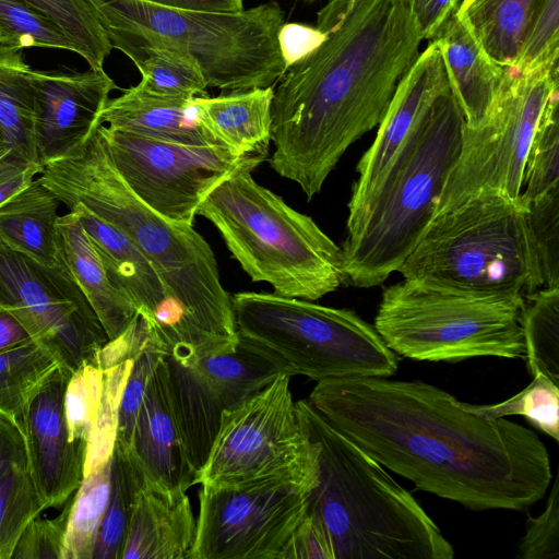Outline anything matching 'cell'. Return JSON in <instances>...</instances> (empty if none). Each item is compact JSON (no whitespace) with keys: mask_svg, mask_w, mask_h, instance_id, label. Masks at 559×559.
I'll return each instance as SVG.
<instances>
[{"mask_svg":"<svg viewBox=\"0 0 559 559\" xmlns=\"http://www.w3.org/2000/svg\"><path fill=\"white\" fill-rule=\"evenodd\" d=\"M558 92L550 96L527 151L521 193L525 202L559 186Z\"/></svg>","mask_w":559,"mask_h":559,"instance_id":"8d00e7d4","label":"cell"},{"mask_svg":"<svg viewBox=\"0 0 559 559\" xmlns=\"http://www.w3.org/2000/svg\"><path fill=\"white\" fill-rule=\"evenodd\" d=\"M238 335L277 356L292 376L324 380L393 376L397 355L356 312L274 293H237Z\"/></svg>","mask_w":559,"mask_h":559,"instance_id":"30bf717a","label":"cell"},{"mask_svg":"<svg viewBox=\"0 0 559 559\" xmlns=\"http://www.w3.org/2000/svg\"><path fill=\"white\" fill-rule=\"evenodd\" d=\"M35 143L43 167L81 156L99 128L100 115L117 88L104 69L84 72L31 69Z\"/></svg>","mask_w":559,"mask_h":559,"instance_id":"2e32d148","label":"cell"},{"mask_svg":"<svg viewBox=\"0 0 559 559\" xmlns=\"http://www.w3.org/2000/svg\"><path fill=\"white\" fill-rule=\"evenodd\" d=\"M281 374L222 414L219 429L195 484L213 489L274 483L316 486L314 457L289 389Z\"/></svg>","mask_w":559,"mask_h":559,"instance_id":"8fae6325","label":"cell"},{"mask_svg":"<svg viewBox=\"0 0 559 559\" xmlns=\"http://www.w3.org/2000/svg\"><path fill=\"white\" fill-rule=\"evenodd\" d=\"M534 5L535 0H461L455 13L491 60L514 69Z\"/></svg>","mask_w":559,"mask_h":559,"instance_id":"f1b7e54d","label":"cell"},{"mask_svg":"<svg viewBox=\"0 0 559 559\" xmlns=\"http://www.w3.org/2000/svg\"><path fill=\"white\" fill-rule=\"evenodd\" d=\"M397 272L478 294L526 296L544 287L526 202L489 189L437 214Z\"/></svg>","mask_w":559,"mask_h":559,"instance_id":"ba28073f","label":"cell"},{"mask_svg":"<svg viewBox=\"0 0 559 559\" xmlns=\"http://www.w3.org/2000/svg\"><path fill=\"white\" fill-rule=\"evenodd\" d=\"M142 480L129 452L115 443L109 499L93 559H122L135 498Z\"/></svg>","mask_w":559,"mask_h":559,"instance_id":"836d02e7","label":"cell"},{"mask_svg":"<svg viewBox=\"0 0 559 559\" xmlns=\"http://www.w3.org/2000/svg\"><path fill=\"white\" fill-rule=\"evenodd\" d=\"M522 331L531 376L542 374L559 384V286L525 296Z\"/></svg>","mask_w":559,"mask_h":559,"instance_id":"d6a6232c","label":"cell"},{"mask_svg":"<svg viewBox=\"0 0 559 559\" xmlns=\"http://www.w3.org/2000/svg\"><path fill=\"white\" fill-rule=\"evenodd\" d=\"M56 194L38 178L0 205V242L37 262L69 271L58 229Z\"/></svg>","mask_w":559,"mask_h":559,"instance_id":"484cf974","label":"cell"},{"mask_svg":"<svg viewBox=\"0 0 559 559\" xmlns=\"http://www.w3.org/2000/svg\"><path fill=\"white\" fill-rule=\"evenodd\" d=\"M126 450L147 485L166 491L195 485L171 411L165 356L148 379Z\"/></svg>","mask_w":559,"mask_h":559,"instance_id":"ffe728a7","label":"cell"},{"mask_svg":"<svg viewBox=\"0 0 559 559\" xmlns=\"http://www.w3.org/2000/svg\"><path fill=\"white\" fill-rule=\"evenodd\" d=\"M41 169L39 164L7 150L0 156V205L24 189Z\"/></svg>","mask_w":559,"mask_h":559,"instance_id":"816d5d0a","label":"cell"},{"mask_svg":"<svg viewBox=\"0 0 559 559\" xmlns=\"http://www.w3.org/2000/svg\"><path fill=\"white\" fill-rule=\"evenodd\" d=\"M13 466L28 467L26 439L15 423L0 415V477Z\"/></svg>","mask_w":559,"mask_h":559,"instance_id":"db71d44e","label":"cell"},{"mask_svg":"<svg viewBox=\"0 0 559 559\" xmlns=\"http://www.w3.org/2000/svg\"><path fill=\"white\" fill-rule=\"evenodd\" d=\"M98 132L132 192L157 214L179 224L192 225L202 202L236 170L265 160L221 145L176 143L104 124Z\"/></svg>","mask_w":559,"mask_h":559,"instance_id":"4fadbf2b","label":"cell"},{"mask_svg":"<svg viewBox=\"0 0 559 559\" xmlns=\"http://www.w3.org/2000/svg\"><path fill=\"white\" fill-rule=\"evenodd\" d=\"M190 367L215 394L224 411L240 405L278 376L292 377L277 356L240 335L234 349L202 357Z\"/></svg>","mask_w":559,"mask_h":559,"instance_id":"83f0119b","label":"cell"},{"mask_svg":"<svg viewBox=\"0 0 559 559\" xmlns=\"http://www.w3.org/2000/svg\"><path fill=\"white\" fill-rule=\"evenodd\" d=\"M282 559H335L333 543L325 526L308 509L284 547Z\"/></svg>","mask_w":559,"mask_h":559,"instance_id":"c3c4849f","label":"cell"},{"mask_svg":"<svg viewBox=\"0 0 559 559\" xmlns=\"http://www.w3.org/2000/svg\"><path fill=\"white\" fill-rule=\"evenodd\" d=\"M157 4L206 10V11H239L243 9V0H145Z\"/></svg>","mask_w":559,"mask_h":559,"instance_id":"9f6ffc18","label":"cell"},{"mask_svg":"<svg viewBox=\"0 0 559 559\" xmlns=\"http://www.w3.org/2000/svg\"><path fill=\"white\" fill-rule=\"evenodd\" d=\"M417 22L423 39L432 40L461 0H405Z\"/></svg>","mask_w":559,"mask_h":559,"instance_id":"f5cc1de1","label":"cell"},{"mask_svg":"<svg viewBox=\"0 0 559 559\" xmlns=\"http://www.w3.org/2000/svg\"><path fill=\"white\" fill-rule=\"evenodd\" d=\"M0 31L4 45L74 52L64 34L26 0H0Z\"/></svg>","mask_w":559,"mask_h":559,"instance_id":"ab89813d","label":"cell"},{"mask_svg":"<svg viewBox=\"0 0 559 559\" xmlns=\"http://www.w3.org/2000/svg\"><path fill=\"white\" fill-rule=\"evenodd\" d=\"M72 372L60 365L31 400L22 425L28 469L46 509L62 507L84 477L87 444L73 442L64 414Z\"/></svg>","mask_w":559,"mask_h":559,"instance_id":"e0dca14e","label":"cell"},{"mask_svg":"<svg viewBox=\"0 0 559 559\" xmlns=\"http://www.w3.org/2000/svg\"><path fill=\"white\" fill-rule=\"evenodd\" d=\"M5 151H7V150H5V147L0 146V156H2V155L4 154V152H5Z\"/></svg>","mask_w":559,"mask_h":559,"instance_id":"6f0895ef","label":"cell"},{"mask_svg":"<svg viewBox=\"0 0 559 559\" xmlns=\"http://www.w3.org/2000/svg\"><path fill=\"white\" fill-rule=\"evenodd\" d=\"M148 347L147 328L138 316L124 333L104 345L97 355V366L105 370L123 361L134 360Z\"/></svg>","mask_w":559,"mask_h":559,"instance_id":"f907efd6","label":"cell"},{"mask_svg":"<svg viewBox=\"0 0 559 559\" xmlns=\"http://www.w3.org/2000/svg\"><path fill=\"white\" fill-rule=\"evenodd\" d=\"M71 41L91 69H104L112 50L105 29L87 0H26Z\"/></svg>","mask_w":559,"mask_h":559,"instance_id":"d590c367","label":"cell"},{"mask_svg":"<svg viewBox=\"0 0 559 559\" xmlns=\"http://www.w3.org/2000/svg\"><path fill=\"white\" fill-rule=\"evenodd\" d=\"M304 1H305V2H308V3H312V2H314V1H317V0H304Z\"/></svg>","mask_w":559,"mask_h":559,"instance_id":"91938a15","label":"cell"},{"mask_svg":"<svg viewBox=\"0 0 559 559\" xmlns=\"http://www.w3.org/2000/svg\"><path fill=\"white\" fill-rule=\"evenodd\" d=\"M111 46L164 45L187 53L207 86L224 92L274 86L284 73L277 32L284 12L275 1L239 11L168 7L145 0H87Z\"/></svg>","mask_w":559,"mask_h":559,"instance_id":"52a82bcc","label":"cell"},{"mask_svg":"<svg viewBox=\"0 0 559 559\" xmlns=\"http://www.w3.org/2000/svg\"><path fill=\"white\" fill-rule=\"evenodd\" d=\"M523 559L559 558V480L555 479L545 510L536 518L527 516L526 528L518 545Z\"/></svg>","mask_w":559,"mask_h":559,"instance_id":"7dc6e473","label":"cell"},{"mask_svg":"<svg viewBox=\"0 0 559 559\" xmlns=\"http://www.w3.org/2000/svg\"><path fill=\"white\" fill-rule=\"evenodd\" d=\"M60 365L56 354L36 341L1 352L0 415L22 429L31 400Z\"/></svg>","mask_w":559,"mask_h":559,"instance_id":"1f68e13d","label":"cell"},{"mask_svg":"<svg viewBox=\"0 0 559 559\" xmlns=\"http://www.w3.org/2000/svg\"><path fill=\"white\" fill-rule=\"evenodd\" d=\"M38 179L67 207L82 204L120 229L153 264L175 308L169 357L190 367L236 347L231 296L223 287L210 245L192 225L164 218L132 192L98 129L81 156L46 165Z\"/></svg>","mask_w":559,"mask_h":559,"instance_id":"3957f363","label":"cell"},{"mask_svg":"<svg viewBox=\"0 0 559 559\" xmlns=\"http://www.w3.org/2000/svg\"><path fill=\"white\" fill-rule=\"evenodd\" d=\"M274 86L197 96L203 127L222 146L242 156H267Z\"/></svg>","mask_w":559,"mask_h":559,"instance_id":"cb8c5ba5","label":"cell"},{"mask_svg":"<svg viewBox=\"0 0 559 559\" xmlns=\"http://www.w3.org/2000/svg\"><path fill=\"white\" fill-rule=\"evenodd\" d=\"M559 0H535L527 37L515 71L558 63Z\"/></svg>","mask_w":559,"mask_h":559,"instance_id":"ee69618b","label":"cell"},{"mask_svg":"<svg viewBox=\"0 0 559 559\" xmlns=\"http://www.w3.org/2000/svg\"><path fill=\"white\" fill-rule=\"evenodd\" d=\"M314 457L308 511L325 526L335 559H452L454 549L413 495L331 426L296 402Z\"/></svg>","mask_w":559,"mask_h":559,"instance_id":"277c9868","label":"cell"},{"mask_svg":"<svg viewBox=\"0 0 559 559\" xmlns=\"http://www.w3.org/2000/svg\"><path fill=\"white\" fill-rule=\"evenodd\" d=\"M323 43L273 90L271 168L318 194L346 150L381 122L423 40L405 0H331Z\"/></svg>","mask_w":559,"mask_h":559,"instance_id":"7a4b0ae2","label":"cell"},{"mask_svg":"<svg viewBox=\"0 0 559 559\" xmlns=\"http://www.w3.org/2000/svg\"><path fill=\"white\" fill-rule=\"evenodd\" d=\"M324 39L325 34L317 25L283 23L277 32V44L284 72L316 50Z\"/></svg>","mask_w":559,"mask_h":559,"instance_id":"681fc988","label":"cell"},{"mask_svg":"<svg viewBox=\"0 0 559 559\" xmlns=\"http://www.w3.org/2000/svg\"><path fill=\"white\" fill-rule=\"evenodd\" d=\"M163 356L159 352L148 347L132 362L118 408L116 443L124 449L129 447L148 379Z\"/></svg>","mask_w":559,"mask_h":559,"instance_id":"bcb514c9","label":"cell"},{"mask_svg":"<svg viewBox=\"0 0 559 559\" xmlns=\"http://www.w3.org/2000/svg\"><path fill=\"white\" fill-rule=\"evenodd\" d=\"M104 389V370L85 362L72 372L64 392V414L73 442L88 443Z\"/></svg>","mask_w":559,"mask_h":559,"instance_id":"b9f144b4","label":"cell"},{"mask_svg":"<svg viewBox=\"0 0 559 559\" xmlns=\"http://www.w3.org/2000/svg\"><path fill=\"white\" fill-rule=\"evenodd\" d=\"M0 306L71 372L97 365L109 341L70 271L44 265L0 242Z\"/></svg>","mask_w":559,"mask_h":559,"instance_id":"5bb4252c","label":"cell"},{"mask_svg":"<svg viewBox=\"0 0 559 559\" xmlns=\"http://www.w3.org/2000/svg\"><path fill=\"white\" fill-rule=\"evenodd\" d=\"M31 69L23 49L0 44V136L5 150L38 164Z\"/></svg>","mask_w":559,"mask_h":559,"instance_id":"f546056e","label":"cell"},{"mask_svg":"<svg viewBox=\"0 0 559 559\" xmlns=\"http://www.w3.org/2000/svg\"><path fill=\"white\" fill-rule=\"evenodd\" d=\"M58 229L70 273L98 317L109 341L138 318L129 297L109 277L88 235L73 211L58 217Z\"/></svg>","mask_w":559,"mask_h":559,"instance_id":"d4e9b609","label":"cell"},{"mask_svg":"<svg viewBox=\"0 0 559 559\" xmlns=\"http://www.w3.org/2000/svg\"><path fill=\"white\" fill-rule=\"evenodd\" d=\"M173 415L195 483L219 429L224 408L191 368L165 356Z\"/></svg>","mask_w":559,"mask_h":559,"instance_id":"4316f807","label":"cell"},{"mask_svg":"<svg viewBox=\"0 0 559 559\" xmlns=\"http://www.w3.org/2000/svg\"><path fill=\"white\" fill-rule=\"evenodd\" d=\"M110 481L111 459L84 475L72 497L62 559H93L109 499Z\"/></svg>","mask_w":559,"mask_h":559,"instance_id":"e575fe53","label":"cell"},{"mask_svg":"<svg viewBox=\"0 0 559 559\" xmlns=\"http://www.w3.org/2000/svg\"><path fill=\"white\" fill-rule=\"evenodd\" d=\"M69 210L76 213L111 281L129 297L144 321L150 345L168 355L174 336L175 308L153 264L126 234L82 204H72Z\"/></svg>","mask_w":559,"mask_h":559,"instance_id":"d6986e66","label":"cell"},{"mask_svg":"<svg viewBox=\"0 0 559 559\" xmlns=\"http://www.w3.org/2000/svg\"><path fill=\"white\" fill-rule=\"evenodd\" d=\"M46 506L28 467L13 466L0 477V559H11L26 526Z\"/></svg>","mask_w":559,"mask_h":559,"instance_id":"74e56055","label":"cell"},{"mask_svg":"<svg viewBox=\"0 0 559 559\" xmlns=\"http://www.w3.org/2000/svg\"><path fill=\"white\" fill-rule=\"evenodd\" d=\"M138 68L140 83L148 91L178 98L204 96L209 87L193 58L177 49L151 43L120 41L112 49Z\"/></svg>","mask_w":559,"mask_h":559,"instance_id":"4dcf8cb0","label":"cell"},{"mask_svg":"<svg viewBox=\"0 0 559 559\" xmlns=\"http://www.w3.org/2000/svg\"><path fill=\"white\" fill-rule=\"evenodd\" d=\"M72 497L53 519L36 516L22 533L11 559H62Z\"/></svg>","mask_w":559,"mask_h":559,"instance_id":"f6af8a7d","label":"cell"},{"mask_svg":"<svg viewBox=\"0 0 559 559\" xmlns=\"http://www.w3.org/2000/svg\"><path fill=\"white\" fill-rule=\"evenodd\" d=\"M0 44H3V38H2L1 31H0Z\"/></svg>","mask_w":559,"mask_h":559,"instance_id":"680465c9","label":"cell"},{"mask_svg":"<svg viewBox=\"0 0 559 559\" xmlns=\"http://www.w3.org/2000/svg\"><path fill=\"white\" fill-rule=\"evenodd\" d=\"M307 401L384 468L467 509L525 511L550 486V457L534 430L477 415L430 383L324 380Z\"/></svg>","mask_w":559,"mask_h":559,"instance_id":"6da1fadb","label":"cell"},{"mask_svg":"<svg viewBox=\"0 0 559 559\" xmlns=\"http://www.w3.org/2000/svg\"><path fill=\"white\" fill-rule=\"evenodd\" d=\"M449 87L440 49L431 40L400 81L372 144L357 164L346 227L360 215L413 127Z\"/></svg>","mask_w":559,"mask_h":559,"instance_id":"ac0fdd59","label":"cell"},{"mask_svg":"<svg viewBox=\"0 0 559 559\" xmlns=\"http://www.w3.org/2000/svg\"><path fill=\"white\" fill-rule=\"evenodd\" d=\"M544 287L559 286V186L526 202Z\"/></svg>","mask_w":559,"mask_h":559,"instance_id":"7bdbcfd3","label":"cell"},{"mask_svg":"<svg viewBox=\"0 0 559 559\" xmlns=\"http://www.w3.org/2000/svg\"><path fill=\"white\" fill-rule=\"evenodd\" d=\"M525 296L478 294L405 280L383 289L374 328L396 355L419 361L524 359Z\"/></svg>","mask_w":559,"mask_h":559,"instance_id":"9c48e42d","label":"cell"},{"mask_svg":"<svg viewBox=\"0 0 559 559\" xmlns=\"http://www.w3.org/2000/svg\"><path fill=\"white\" fill-rule=\"evenodd\" d=\"M432 40L440 49L465 126L478 127L492 111L515 70L491 60L455 12Z\"/></svg>","mask_w":559,"mask_h":559,"instance_id":"44dd1931","label":"cell"},{"mask_svg":"<svg viewBox=\"0 0 559 559\" xmlns=\"http://www.w3.org/2000/svg\"><path fill=\"white\" fill-rule=\"evenodd\" d=\"M558 71V63L515 71L486 120L476 128L464 126L436 215L485 189L521 195L527 151L550 96L559 90Z\"/></svg>","mask_w":559,"mask_h":559,"instance_id":"7c38bea8","label":"cell"},{"mask_svg":"<svg viewBox=\"0 0 559 559\" xmlns=\"http://www.w3.org/2000/svg\"><path fill=\"white\" fill-rule=\"evenodd\" d=\"M465 120L449 87L419 118L341 247L355 287L381 285L433 219L459 157Z\"/></svg>","mask_w":559,"mask_h":559,"instance_id":"5b68a950","label":"cell"},{"mask_svg":"<svg viewBox=\"0 0 559 559\" xmlns=\"http://www.w3.org/2000/svg\"><path fill=\"white\" fill-rule=\"evenodd\" d=\"M312 488L298 483L201 486L191 559H282L307 512Z\"/></svg>","mask_w":559,"mask_h":559,"instance_id":"9a60e30c","label":"cell"},{"mask_svg":"<svg viewBox=\"0 0 559 559\" xmlns=\"http://www.w3.org/2000/svg\"><path fill=\"white\" fill-rule=\"evenodd\" d=\"M471 412L486 418L512 415L524 416L533 426L559 441V384L536 374L530 384L510 399L491 405H472L463 402Z\"/></svg>","mask_w":559,"mask_h":559,"instance_id":"f35d334b","label":"cell"},{"mask_svg":"<svg viewBox=\"0 0 559 559\" xmlns=\"http://www.w3.org/2000/svg\"><path fill=\"white\" fill-rule=\"evenodd\" d=\"M195 536L197 521L186 491H166L142 480L122 559H191Z\"/></svg>","mask_w":559,"mask_h":559,"instance_id":"7402d4cb","label":"cell"},{"mask_svg":"<svg viewBox=\"0 0 559 559\" xmlns=\"http://www.w3.org/2000/svg\"><path fill=\"white\" fill-rule=\"evenodd\" d=\"M0 146H3V143H2L1 136H0ZM3 147H4V146H3Z\"/></svg>","mask_w":559,"mask_h":559,"instance_id":"94428289","label":"cell"},{"mask_svg":"<svg viewBox=\"0 0 559 559\" xmlns=\"http://www.w3.org/2000/svg\"><path fill=\"white\" fill-rule=\"evenodd\" d=\"M132 362L133 360H127L104 370L103 395L87 443L84 475L111 459L116 443L120 397Z\"/></svg>","mask_w":559,"mask_h":559,"instance_id":"60d3db41","label":"cell"},{"mask_svg":"<svg viewBox=\"0 0 559 559\" xmlns=\"http://www.w3.org/2000/svg\"><path fill=\"white\" fill-rule=\"evenodd\" d=\"M34 341L22 323L0 306V353Z\"/></svg>","mask_w":559,"mask_h":559,"instance_id":"11a10c76","label":"cell"},{"mask_svg":"<svg viewBox=\"0 0 559 559\" xmlns=\"http://www.w3.org/2000/svg\"><path fill=\"white\" fill-rule=\"evenodd\" d=\"M100 123L176 143L219 145L201 123L194 98L156 94L141 83L109 98L100 115Z\"/></svg>","mask_w":559,"mask_h":559,"instance_id":"603a6c76","label":"cell"},{"mask_svg":"<svg viewBox=\"0 0 559 559\" xmlns=\"http://www.w3.org/2000/svg\"><path fill=\"white\" fill-rule=\"evenodd\" d=\"M246 165L222 181L197 215L209 219L252 282L314 301L347 282L344 254L312 219L252 177Z\"/></svg>","mask_w":559,"mask_h":559,"instance_id":"8992f818","label":"cell"}]
</instances>
